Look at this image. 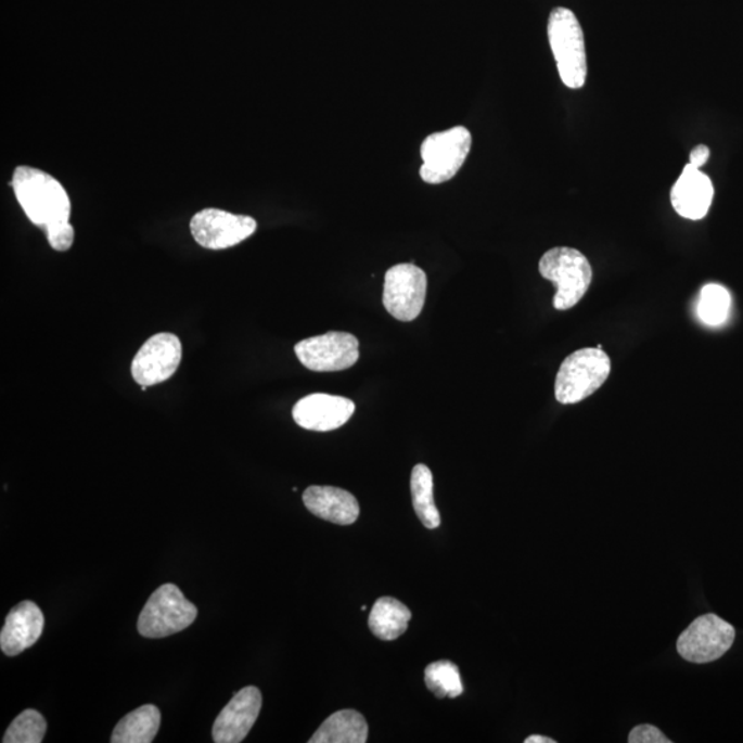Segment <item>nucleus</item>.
<instances>
[{
  "label": "nucleus",
  "mask_w": 743,
  "mask_h": 743,
  "mask_svg": "<svg viewBox=\"0 0 743 743\" xmlns=\"http://www.w3.org/2000/svg\"><path fill=\"white\" fill-rule=\"evenodd\" d=\"M15 197L30 222L43 230L51 248L64 253L74 244L69 223L71 202L63 184L38 168H15L12 179Z\"/></svg>",
  "instance_id": "nucleus-1"
},
{
  "label": "nucleus",
  "mask_w": 743,
  "mask_h": 743,
  "mask_svg": "<svg viewBox=\"0 0 743 743\" xmlns=\"http://www.w3.org/2000/svg\"><path fill=\"white\" fill-rule=\"evenodd\" d=\"M548 39L563 84L568 89H581L588 74L586 40L581 25L572 10H552L548 20Z\"/></svg>",
  "instance_id": "nucleus-2"
},
{
  "label": "nucleus",
  "mask_w": 743,
  "mask_h": 743,
  "mask_svg": "<svg viewBox=\"0 0 743 743\" xmlns=\"http://www.w3.org/2000/svg\"><path fill=\"white\" fill-rule=\"evenodd\" d=\"M538 270L546 280L556 286L553 307L556 310L573 309L586 296L592 283V268L586 255L568 247L547 251Z\"/></svg>",
  "instance_id": "nucleus-3"
},
{
  "label": "nucleus",
  "mask_w": 743,
  "mask_h": 743,
  "mask_svg": "<svg viewBox=\"0 0 743 743\" xmlns=\"http://www.w3.org/2000/svg\"><path fill=\"white\" fill-rule=\"evenodd\" d=\"M610 357L598 347L581 348L563 361L555 381L556 401L573 405L591 397L607 381Z\"/></svg>",
  "instance_id": "nucleus-4"
},
{
  "label": "nucleus",
  "mask_w": 743,
  "mask_h": 743,
  "mask_svg": "<svg viewBox=\"0 0 743 743\" xmlns=\"http://www.w3.org/2000/svg\"><path fill=\"white\" fill-rule=\"evenodd\" d=\"M197 617V607L189 602L181 589L164 584L153 592L138 618V632L143 638L171 637L191 627Z\"/></svg>",
  "instance_id": "nucleus-5"
},
{
  "label": "nucleus",
  "mask_w": 743,
  "mask_h": 743,
  "mask_svg": "<svg viewBox=\"0 0 743 743\" xmlns=\"http://www.w3.org/2000/svg\"><path fill=\"white\" fill-rule=\"evenodd\" d=\"M471 145L473 137L463 126L428 136L420 148L423 161L420 177L430 184L450 181L463 167L465 158L470 155Z\"/></svg>",
  "instance_id": "nucleus-6"
},
{
  "label": "nucleus",
  "mask_w": 743,
  "mask_h": 743,
  "mask_svg": "<svg viewBox=\"0 0 743 743\" xmlns=\"http://www.w3.org/2000/svg\"><path fill=\"white\" fill-rule=\"evenodd\" d=\"M735 628L716 614L695 619L678 639L680 657L693 664H708L719 659L731 649Z\"/></svg>",
  "instance_id": "nucleus-7"
},
{
  "label": "nucleus",
  "mask_w": 743,
  "mask_h": 743,
  "mask_svg": "<svg viewBox=\"0 0 743 743\" xmlns=\"http://www.w3.org/2000/svg\"><path fill=\"white\" fill-rule=\"evenodd\" d=\"M427 294V276L419 266H393L384 277L383 305L398 321L417 320Z\"/></svg>",
  "instance_id": "nucleus-8"
},
{
  "label": "nucleus",
  "mask_w": 743,
  "mask_h": 743,
  "mask_svg": "<svg viewBox=\"0 0 743 743\" xmlns=\"http://www.w3.org/2000/svg\"><path fill=\"white\" fill-rule=\"evenodd\" d=\"M295 355L309 371L340 372L358 361L360 342L351 333L328 332L297 343Z\"/></svg>",
  "instance_id": "nucleus-9"
},
{
  "label": "nucleus",
  "mask_w": 743,
  "mask_h": 743,
  "mask_svg": "<svg viewBox=\"0 0 743 743\" xmlns=\"http://www.w3.org/2000/svg\"><path fill=\"white\" fill-rule=\"evenodd\" d=\"M256 220L247 215H235L218 208H207L191 220L194 240L207 249L234 247L255 233Z\"/></svg>",
  "instance_id": "nucleus-10"
},
{
  "label": "nucleus",
  "mask_w": 743,
  "mask_h": 743,
  "mask_svg": "<svg viewBox=\"0 0 743 743\" xmlns=\"http://www.w3.org/2000/svg\"><path fill=\"white\" fill-rule=\"evenodd\" d=\"M181 361V341L172 333H157L138 350L131 375L140 386H156L174 376Z\"/></svg>",
  "instance_id": "nucleus-11"
},
{
  "label": "nucleus",
  "mask_w": 743,
  "mask_h": 743,
  "mask_svg": "<svg viewBox=\"0 0 743 743\" xmlns=\"http://www.w3.org/2000/svg\"><path fill=\"white\" fill-rule=\"evenodd\" d=\"M262 709V694L254 686L244 687L235 693L220 712L213 727V740L217 743H239L249 734Z\"/></svg>",
  "instance_id": "nucleus-12"
},
{
  "label": "nucleus",
  "mask_w": 743,
  "mask_h": 743,
  "mask_svg": "<svg viewBox=\"0 0 743 743\" xmlns=\"http://www.w3.org/2000/svg\"><path fill=\"white\" fill-rule=\"evenodd\" d=\"M355 411L356 405L351 399L317 393L302 398L292 417L302 428L326 433L345 425Z\"/></svg>",
  "instance_id": "nucleus-13"
},
{
  "label": "nucleus",
  "mask_w": 743,
  "mask_h": 743,
  "mask_svg": "<svg viewBox=\"0 0 743 743\" xmlns=\"http://www.w3.org/2000/svg\"><path fill=\"white\" fill-rule=\"evenodd\" d=\"M44 617L34 602L25 601L12 609L0 632V649L9 657L33 648L42 637Z\"/></svg>",
  "instance_id": "nucleus-14"
},
{
  "label": "nucleus",
  "mask_w": 743,
  "mask_h": 743,
  "mask_svg": "<svg viewBox=\"0 0 743 743\" xmlns=\"http://www.w3.org/2000/svg\"><path fill=\"white\" fill-rule=\"evenodd\" d=\"M714 194L709 177L701 168L687 164L670 192V202L680 217L700 220L708 214Z\"/></svg>",
  "instance_id": "nucleus-15"
},
{
  "label": "nucleus",
  "mask_w": 743,
  "mask_h": 743,
  "mask_svg": "<svg viewBox=\"0 0 743 743\" xmlns=\"http://www.w3.org/2000/svg\"><path fill=\"white\" fill-rule=\"evenodd\" d=\"M304 503L312 515L336 525H353L360 516L356 497L333 486H310L304 494Z\"/></svg>",
  "instance_id": "nucleus-16"
},
{
  "label": "nucleus",
  "mask_w": 743,
  "mask_h": 743,
  "mask_svg": "<svg viewBox=\"0 0 743 743\" xmlns=\"http://www.w3.org/2000/svg\"><path fill=\"white\" fill-rule=\"evenodd\" d=\"M368 725L356 710H340L322 722L310 743H366Z\"/></svg>",
  "instance_id": "nucleus-17"
},
{
  "label": "nucleus",
  "mask_w": 743,
  "mask_h": 743,
  "mask_svg": "<svg viewBox=\"0 0 743 743\" xmlns=\"http://www.w3.org/2000/svg\"><path fill=\"white\" fill-rule=\"evenodd\" d=\"M162 715L155 705H143L117 722L112 743H151L161 729Z\"/></svg>",
  "instance_id": "nucleus-18"
},
{
  "label": "nucleus",
  "mask_w": 743,
  "mask_h": 743,
  "mask_svg": "<svg viewBox=\"0 0 743 743\" xmlns=\"http://www.w3.org/2000/svg\"><path fill=\"white\" fill-rule=\"evenodd\" d=\"M411 618V610L402 602L392 597H384L373 604L368 624L376 638L389 642L407 632Z\"/></svg>",
  "instance_id": "nucleus-19"
},
{
  "label": "nucleus",
  "mask_w": 743,
  "mask_h": 743,
  "mask_svg": "<svg viewBox=\"0 0 743 743\" xmlns=\"http://www.w3.org/2000/svg\"><path fill=\"white\" fill-rule=\"evenodd\" d=\"M411 490L413 509L419 520L427 529H437L440 525V515L434 501L433 473L427 465L418 464L412 470Z\"/></svg>",
  "instance_id": "nucleus-20"
},
{
  "label": "nucleus",
  "mask_w": 743,
  "mask_h": 743,
  "mask_svg": "<svg viewBox=\"0 0 743 743\" xmlns=\"http://www.w3.org/2000/svg\"><path fill=\"white\" fill-rule=\"evenodd\" d=\"M424 681L437 699H446V696L456 699L463 694L460 670L458 665L450 661H437L430 664L424 670Z\"/></svg>",
  "instance_id": "nucleus-21"
},
{
  "label": "nucleus",
  "mask_w": 743,
  "mask_h": 743,
  "mask_svg": "<svg viewBox=\"0 0 743 743\" xmlns=\"http://www.w3.org/2000/svg\"><path fill=\"white\" fill-rule=\"evenodd\" d=\"M731 297L729 291L719 284H709L701 291L699 316L706 325L717 326L729 317Z\"/></svg>",
  "instance_id": "nucleus-22"
},
{
  "label": "nucleus",
  "mask_w": 743,
  "mask_h": 743,
  "mask_svg": "<svg viewBox=\"0 0 743 743\" xmlns=\"http://www.w3.org/2000/svg\"><path fill=\"white\" fill-rule=\"evenodd\" d=\"M48 722L34 709L24 710L10 725L3 743H40L43 741Z\"/></svg>",
  "instance_id": "nucleus-23"
},
{
  "label": "nucleus",
  "mask_w": 743,
  "mask_h": 743,
  "mask_svg": "<svg viewBox=\"0 0 743 743\" xmlns=\"http://www.w3.org/2000/svg\"><path fill=\"white\" fill-rule=\"evenodd\" d=\"M629 743H672L669 738L664 735V732L658 730L657 727L650 725H642L635 727L630 731Z\"/></svg>",
  "instance_id": "nucleus-24"
},
{
  "label": "nucleus",
  "mask_w": 743,
  "mask_h": 743,
  "mask_svg": "<svg viewBox=\"0 0 743 743\" xmlns=\"http://www.w3.org/2000/svg\"><path fill=\"white\" fill-rule=\"evenodd\" d=\"M710 157L709 148L706 145H699L690 153V164L696 168L704 167Z\"/></svg>",
  "instance_id": "nucleus-25"
},
{
  "label": "nucleus",
  "mask_w": 743,
  "mask_h": 743,
  "mask_svg": "<svg viewBox=\"0 0 743 743\" xmlns=\"http://www.w3.org/2000/svg\"><path fill=\"white\" fill-rule=\"evenodd\" d=\"M526 743H555V741L551 740V738L548 736H541V735H531L529 738H526Z\"/></svg>",
  "instance_id": "nucleus-26"
}]
</instances>
